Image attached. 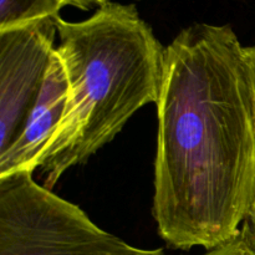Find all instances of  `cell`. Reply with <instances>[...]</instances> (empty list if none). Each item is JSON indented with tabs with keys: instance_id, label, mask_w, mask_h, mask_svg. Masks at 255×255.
<instances>
[{
	"instance_id": "obj_1",
	"label": "cell",
	"mask_w": 255,
	"mask_h": 255,
	"mask_svg": "<svg viewBox=\"0 0 255 255\" xmlns=\"http://www.w3.org/2000/svg\"><path fill=\"white\" fill-rule=\"evenodd\" d=\"M152 214L172 249L212 251L242 231L255 191L246 47L231 25L198 22L166 46Z\"/></svg>"
},
{
	"instance_id": "obj_2",
	"label": "cell",
	"mask_w": 255,
	"mask_h": 255,
	"mask_svg": "<svg viewBox=\"0 0 255 255\" xmlns=\"http://www.w3.org/2000/svg\"><path fill=\"white\" fill-rule=\"evenodd\" d=\"M56 27L67 104L37 164L47 189L114 141L137 111L157 104L166 54L132 4L109 1L81 21L59 15Z\"/></svg>"
},
{
	"instance_id": "obj_3",
	"label": "cell",
	"mask_w": 255,
	"mask_h": 255,
	"mask_svg": "<svg viewBox=\"0 0 255 255\" xmlns=\"http://www.w3.org/2000/svg\"><path fill=\"white\" fill-rule=\"evenodd\" d=\"M0 255H166L100 228L76 204L19 172L0 178Z\"/></svg>"
},
{
	"instance_id": "obj_4",
	"label": "cell",
	"mask_w": 255,
	"mask_h": 255,
	"mask_svg": "<svg viewBox=\"0 0 255 255\" xmlns=\"http://www.w3.org/2000/svg\"><path fill=\"white\" fill-rule=\"evenodd\" d=\"M56 17L0 30V153L21 134L55 54Z\"/></svg>"
},
{
	"instance_id": "obj_5",
	"label": "cell",
	"mask_w": 255,
	"mask_h": 255,
	"mask_svg": "<svg viewBox=\"0 0 255 255\" xmlns=\"http://www.w3.org/2000/svg\"><path fill=\"white\" fill-rule=\"evenodd\" d=\"M67 104V77L56 49L41 94L19 138L0 153V178L37 169L39 159L56 132Z\"/></svg>"
},
{
	"instance_id": "obj_6",
	"label": "cell",
	"mask_w": 255,
	"mask_h": 255,
	"mask_svg": "<svg viewBox=\"0 0 255 255\" xmlns=\"http://www.w3.org/2000/svg\"><path fill=\"white\" fill-rule=\"evenodd\" d=\"M64 6L65 0H0V30L59 16Z\"/></svg>"
},
{
	"instance_id": "obj_7",
	"label": "cell",
	"mask_w": 255,
	"mask_h": 255,
	"mask_svg": "<svg viewBox=\"0 0 255 255\" xmlns=\"http://www.w3.org/2000/svg\"><path fill=\"white\" fill-rule=\"evenodd\" d=\"M202 255H255V239L248 227L243 224L242 231L233 241Z\"/></svg>"
},
{
	"instance_id": "obj_8",
	"label": "cell",
	"mask_w": 255,
	"mask_h": 255,
	"mask_svg": "<svg viewBox=\"0 0 255 255\" xmlns=\"http://www.w3.org/2000/svg\"><path fill=\"white\" fill-rule=\"evenodd\" d=\"M247 62L249 67V76H251L252 85V96H253V112H254V124H255V46L246 47Z\"/></svg>"
},
{
	"instance_id": "obj_9",
	"label": "cell",
	"mask_w": 255,
	"mask_h": 255,
	"mask_svg": "<svg viewBox=\"0 0 255 255\" xmlns=\"http://www.w3.org/2000/svg\"><path fill=\"white\" fill-rule=\"evenodd\" d=\"M110 0H65V4L71 5L81 10H90L94 7H101L102 5L107 4Z\"/></svg>"
},
{
	"instance_id": "obj_10",
	"label": "cell",
	"mask_w": 255,
	"mask_h": 255,
	"mask_svg": "<svg viewBox=\"0 0 255 255\" xmlns=\"http://www.w3.org/2000/svg\"><path fill=\"white\" fill-rule=\"evenodd\" d=\"M247 227L249 228L251 233L253 234L254 239H255V191H254V196H253V201H252L251 208H249L248 214H247L246 222H244Z\"/></svg>"
}]
</instances>
